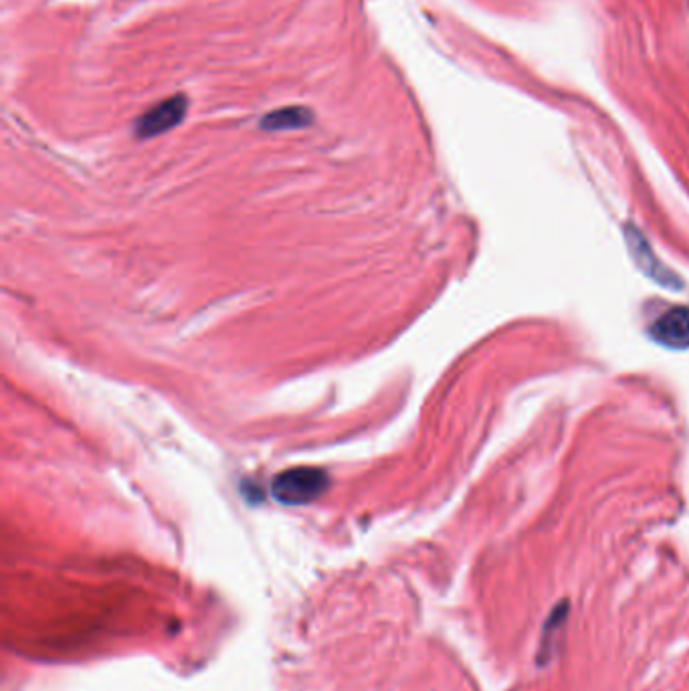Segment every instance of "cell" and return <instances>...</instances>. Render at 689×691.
<instances>
[{"label": "cell", "mask_w": 689, "mask_h": 691, "mask_svg": "<svg viewBox=\"0 0 689 691\" xmlns=\"http://www.w3.org/2000/svg\"><path fill=\"white\" fill-rule=\"evenodd\" d=\"M330 487V475L318 468H294L282 471L274 480L275 499L286 506H306L324 496Z\"/></svg>", "instance_id": "6da1fadb"}, {"label": "cell", "mask_w": 689, "mask_h": 691, "mask_svg": "<svg viewBox=\"0 0 689 691\" xmlns=\"http://www.w3.org/2000/svg\"><path fill=\"white\" fill-rule=\"evenodd\" d=\"M186 107H188V102L184 95H174L170 100H164L162 104L148 110L142 118L136 122V134L140 138H154L176 128L186 116Z\"/></svg>", "instance_id": "7a4b0ae2"}, {"label": "cell", "mask_w": 689, "mask_h": 691, "mask_svg": "<svg viewBox=\"0 0 689 691\" xmlns=\"http://www.w3.org/2000/svg\"><path fill=\"white\" fill-rule=\"evenodd\" d=\"M627 241H629V249H631V253H633V257L638 262V267L643 269V274L650 275L651 279H655L662 286L676 287V289L679 287V284H677L679 279H677L676 275L669 274L664 265L659 263V260L653 255V251H651L647 241L643 239L641 233L629 229Z\"/></svg>", "instance_id": "277c9868"}, {"label": "cell", "mask_w": 689, "mask_h": 691, "mask_svg": "<svg viewBox=\"0 0 689 691\" xmlns=\"http://www.w3.org/2000/svg\"><path fill=\"white\" fill-rule=\"evenodd\" d=\"M312 124V112L306 107H282L261 119L263 130H299Z\"/></svg>", "instance_id": "5b68a950"}, {"label": "cell", "mask_w": 689, "mask_h": 691, "mask_svg": "<svg viewBox=\"0 0 689 691\" xmlns=\"http://www.w3.org/2000/svg\"><path fill=\"white\" fill-rule=\"evenodd\" d=\"M651 338L665 348H689V308L677 306L651 324Z\"/></svg>", "instance_id": "3957f363"}]
</instances>
